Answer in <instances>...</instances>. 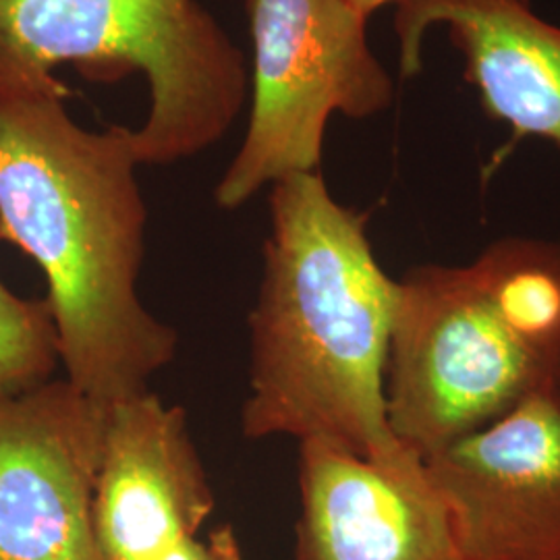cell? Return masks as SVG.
<instances>
[{"label":"cell","mask_w":560,"mask_h":560,"mask_svg":"<svg viewBox=\"0 0 560 560\" xmlns=\"http://www.w3.org/2000/svg\"><path fill=\"white\" fill-rule=\"evenodd\" d=\"M67 96H0V240L40 266L67 381L108 409L148 393L179 337L138 295L148 210L133 129L90 131Z\"/></svg>","instance_id":"6da1fadb"},{"label":"cell","mask_w":560,"mask_h":560,"mask_svg":"<svg viewBox=\"0 0 560 560\" xmlns=\"http://www.w3.org/2000/svg\"><path fill=\"white\" fill-rule=\"evenodd\" d=\"M368 214L320 173L272 185L270 235L252 326L245 439L335 442L370 459L405 448L386 418V361L397 280L376 260Z\"/></svg>","instance_id":"7a4b0ae2"},{"label":"cell","mask_w":560,"mask_h":560,"mask_svg":"<svg viewBox=\"0 0 560 560\" xmlns=\"http://www.w3.org/2000/svg\"><path fill=\"white\" fill-rule=\"evenodd\" d=\"M384 388L393 436L421 459L560 397V243L506 235L467 264L409 268Z\"/></svg>","instance_id":"3957f363"},{"label":"cell","mask_w":560,"mask_h":560,"mask_svg":"<svg viewBox=\"0 0 560 560\" xmlns=\"http://www.w3.org/2000/svg\"><path fill=\"white\" fill-rule=\"evenodd\" d=\"M60 65L94 80L145 75L140 164H173L221 141L249 85L243 52L198 0H0V96L69 92L52 73Z\"/></svg>","instance_id":"277c9868"},{"label":"cell","mask_w":560,"mask_h":560,"mask_svg":"<svg viewBox=\"0 0 560 560\" xmlns=\"http://www.w3.org/2000/svg\"><path fill=\"white\" fill-rule=\"evenodd\" d=\"M254 44V96L245 140L217 187L235 210L264 185L320 173L328 120L390 108L395 81L372 52L347 0H245Z\"/></svg>","instance_id":"5b68a950"},{"label":"cell","mask_w":560,"mask_h":560,"mask_svg":"<svg viewBox=\"0 0 560 560\" xmlns=\"http://www.w3.org/2000/svg\"><path fill=\"white\" fill-rule=\"evenodd\" d=\"M106 411L69 381L0 397V560H106L94 529Z\"/></svg>","instance_id":"8992f818"},{"label":"cell","mask_w":560,"mask_h":560,"mask_svg":"<svg viewBox=\"0 0 560 560\" xmlns=\"http://www.w3.org/2000/svg\"><path fill=\"white\" fill-rule=\"evenodd\" d=\"M465 560H560V397L423 457Z\"/></svg>","instance_id":"52a82bcc"},{"label":"cell","mask_w":560,"mask_h":560,"mask_svg":"<svg viewBox=\"0 0 560 560\" xmlns=\"http://www.w3.org/2000/svg\"><path fill=\"white\" fill-rule=\"evenodd\" d=\"M295 560H465L448 506L416 451L370 459L300 442Z\"/></svg>","instance_id":"ba28073f"},{"label":"cell","mask_w":560,"mask_h":560,"mask_svg":"<svg viewBox=\"0 0 560 560\" xmlns=\"http://www.w3.org/2000/svg\"><path fill=\"white\" fill-rule=\"evenodd\" d=\"M214 492L180 407L150 390L108 407L94 486V529L106 560H154L198 536Z\"/></svg>","instance_id":"9c48e42d"},{"label":"cell","mask_w":560,"mask_h":560,"mask_svg":"<svg viewBox=\"0 0 560 560\" xmlns=\"http://www.w3.org/2000/svg\"><path fill=\"white\" fill-rule=\"evenodd\" d=\"M436 27L446 30L488 119L509 125L517 140L560 150L559 23L532 0H402L395 15L402 80L423 69V42Z\"/></svg>","instance_id":"30bf717a"},{"label":"cell","mask_w":560,"mask_h":560,"mask_svg":"<svg viewBox=\"0 0 560 560\" xmlns=\"http://www.w3.org/2000/svg\"><path fill=\"white\" fill-rule=\"evenodd\" d=\"M57 363V330L46 300H23L0 280V397L44 384Z\"/></svg>","instance_id":"8fae6325"},{"label":"cell","mask_w":560,"mask_h":560,"mask_svg":"<svg viewBox=\"0 0 560 560\" xmlns=\"http://www.w3.org/2000/svg\"><path fill=\"white\" fill-rule=\"evenodd\" d=\"M154 560H243L241 546L231 525H221L210 532L208 540H200L198 536L179 541L164 550L159 559Z\"/></svg>","instance_id":"7c38bea8"},{"label":"cell","mask_w":560,"mask_h":560,"mask_svg":"<svg viewBox=\"0 0 560 560\" xmlns=\"http://www.w3.org/2000/svg\"><path fill=\"white\" fill-rule=\"evenodd\" d=\"M360 15H363L365 20H370L372 13H376L382 7L386 4H399L402 0H347Z\"/></svg>","instance_id":"4fadbf2b"}]
</instances>
